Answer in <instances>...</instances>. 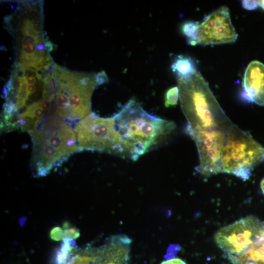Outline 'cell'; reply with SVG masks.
I'll return each instance as SVG.
<instances>
[{
    "instance_id": "cell-1",
    "label": "cell",
    "mask_w": 264,
    "mask_h": 264,
    "mask_svg": "<svg viewBox=\"0 0 264 264\" xmlns=\"http://www.w3.org/2000/svg\"><path fill=\"white\" fill-rule=\"evenodd\" d=\"M116 129L133 160L154 148L176 128L174 122L152 115L134 100L113 116Z\"/></svg>"
},
{
    "instance_id": "cell-2",
    "label": "cell",
    "mask_w": 264,
    "mask_h": 264,
    "mask_svg": "<svg viewBox=\"0 0 264 264\" xmlns=\"http://www.w3.org/2000/svg\"><path fill=\"white\" fill-rule=\"evenodd\" d=\"M33 142L31 164L37 176H44L79 151L72 127L54 117L47 119L30 133Z\"/></svg>"
},
{
    "instance_id": "cell-3",
    "label": "cell",
    "mask_w": 264,
    "mask_h": 264,
    "mask_svg": "<svg viewBox=\"0 0 264 264\" xmlns=\"http://www.w3.org/2000/svg\"><path fill=\"white\" fill-rule=\"evenodd\" d=\"M179 99L187 120L186 132L225 126L231 122L199 72L177 78Z\"/></svg>"
},
{
    "instance_id": "cell-4",
    "label": "cell",
    "mask_w": 264,
    "mask_h": 264,
    "mask_svg": "<svg viewBox=\"0 0 264 264\" xmlns=\"http://www.w3.org/2000/svg\"><path fill=\"white\" fill-rule=\"evenodd\" d=\"M38 2H24L16 38L20 66L39 72L48 70L53 64L46 50L43 34L42 6ZM20 11V10H19Z\"/></svg>"
},
{
    "instance_id": "cell-5",
    "label": "cell",
    "mask_w": 264,
    "mask_h": 264,
    "mask_svg": "<svg viewBox=\"0 0 264 264\" xmlns=\"http://www.w3.org/2000/svg\"><path fill=\"white\" fill-rule=\"evenodd\" d=\"M264 161V148L248 132L231 124L221 153V172L234 175L245 180L254 168Z\"/></svg>"
},
{
    "instance_id": "cell-6",
    "label": "cell",
    "mask_w": 264,
    "mask_h": 264,
    "mask_svg": "<svg viewBox=\"0 0 264 264\" xmlns=\"http://www.w3.org/2000/svg\"><path fill=\"white\" fill-rule=\"evenodd\" d=\"M54 89L65 94L69 104V124L75 125L91 112L92 92L101 85L97 74L71 72L54 64L52 69Z\"/></svg>"
},
{
    "instance_id": "cell-7",
    "label": "cell",
    "mask_w": 264,
    "mask_h": 264,
    "mask_svg": "<svg viewBox=\"0 0 264 264\" xmlns=\"http://www.w3.org/2000/svg\"><path fill=\"white\" fill-rule=\"evenodd\" d=\"M79 151L105 152L129 158L115 125L113 116L102 118L90 112L74 127Z\"/></svg>"
},
{
    "instance_id": "cell-8",
    "label": "cell",
    "mask_w": 264,
    "mask_h": 264,
    "mask_svg": "<svg viewBox=\"0 0 264 264\" xmlns=\"http://www.w3.org/2000/svg\"><path fill=\"white\" fill-rule=\"evenodd\" d=\"M264 237V222L250 216L220 228L215 235L219 247L228 256H237Z\"/></svg>"
},
{
    "instance_id": "cell-9",
    "label": "cell",
    "mask_w": 264,
    "mask_h": 264,
    "mask_svg": "<svg viewBox=\"0 0 264 264\" xmlns=\"http://www.w3.org/2000/svg\"><path fill=\"white\" fill-rule=\"evenodd\" d=\"M231 124L223 127L187 132L194 140L197 146L199 159L197 170L203 175L209 176L221 172V153Z\"/></svg>"
},
{
    "instance_id": "cell-10",
    "label": "cell",
    "mask_w": 264,
    "mask_h": 264,
    "mask_svg": "<svg viewBox=\"0 0 264 264\" xmlns=\"http://www.w3.org/2000/svg\"><path fill=\"white\" fill-rule=\"evenodd\" d=\"M198 43L203 45L235 42L238 37L230 16L229 9L222 6L206 16L198 23Z\"/></svg>"
},
{
    "instance_id": "cell-11",
    "label": "cell",
    "mask_w": 264,
    "mask_h": 264,
    "mask_svg": "<svg viewBox=\"0 0 264 264\" xmlns=\"http://www.w3.org/2000/svg\"><path fill=\"white\" fill-rule=\"evenodd\" d=\"M242 98L249 103L264 106V65L253 61L247 66L242 82Z\"/></svg>"
},
{
    "instance_id": "cell-12",
    "label": "cell",
    "mask_w": 264,
    "mask_h": 264,
    "mask_svg": "<svg viewBox=\"0 0 264 264\" xmlns=\"http://www.w3.org/2000/svg\"><path fill=\"white\" fill-rule=\"evenodd\" d=\"M228 257L233 264H243L247 262L264 264V237L261 238L239 255Z\"/></svg>"
},
{
    "instance_id": "cell-13",
    "label": "cell",
    "mask_w": 264,
    "mask_h": 264,
    "mask_svg": "<svg viewBox=\"0 0 264 264\" xmlns=\"http://www.w3.org/2000/svg\"><path fill=\"white\" fill-rule=\"evenodd\" d=\"M171 67L177 78L189 77L197 71L194 61L191 58L183 55L178 56L172 64Z\"/></svg>"
},
{
    "instance_id": "cell-14",
    "label": "cell",
    "mask_w": 264,
    "mask_h": 264,
    "mask_svg": "<svg viewBox=\"0 0 264 264\" xmlns=\"http://www.w3.org/2000/svg\"><path fill=\"white\" fill-rule=\"evenodd\" d=\"M198 22H188L182 26V31L187 38L188 44L195 45L198 43L197 34Z\"/></svg>"
},
{
    "instance_id": "cell-15",
    "label": "cell",
    "mask_w": 264,
    "mask_h": 264,
    "mask_svg": "<svg viewBox=\"0 0 264 264\" xmlns=\"http://www.w3.org/2000/svg\"><path fill=\"white\" fill-rule=\"evenodd\" d=\"M63 242L57 253L56 264H66L69 254L74 247L72 240L66 239L63 240Z\"/></svg>"
},
{
    "instance_id": "cell-16",
    "label": "cell",
    "mask_w": 264,
    "mask_h": 264,
    "mask_svg": "<svg viewBox=\"0 0 264 264\" xmlns=\"http://www.w3.org/2000/svg\"><path fill=\"white\" fill-rule=\"evenodd\" d=\"M179 98L178 87H173L167 90L165 97V105L166 107L177 104Z\"/></svg>"
},
{
    "instance_id": "cell-17",
    "label": "cell",
    "mask_w": 264,
    "mask_h": 264,
    "mask_svg": "<svg viewBox=\"0 0 264 264\" xmlns=\"http://www.w3.org/2000/svg\"><path fill=\"white\" fill-rule=\"evenodd\" d=\"M63 229L64 230V239L74 240L79 238L80 235L79 229L75 227H71L69 226Z\"/></svg>"
},
{
    "instance_id": "cell-18",
    "label": "cell",
    "mask_w": 264,
    "mask_h": 264,
    "mask_svg": "<svg viewBox=\"0 0 264 264\" xmlns=\"http://www.w3.org/2000/svg\"><path fill=\"white\" fill-rule=\"evenodd\" d=\"M95 258L91 256L81 255L74 258L70 264H90Z\"/></svg>"
},
{
    "instance_id": "cell-19",
    "label": "cell",
    "mask_w": 264,
    "mask_h": 264,
    "mask_svg": "<svg viewBox=\"0 0 264 264\" xmlns=\"http://www.w3.org/2000/svg\"><path fill=\"white\" fill-rule=\"evenodd\" d=\"M50 238L55 241L63 240L64 238V230L59 226L53 228L50 232Z\"/></svg>"
},
{
    "instance_id": "cell-20",
    "label": "cell",
    "mask_w": 264,
    "mask_h": 264,
    "mask_svg": "<svg viewBox=\"0 0 264 264\" xmlns=\"http://www.w3.org/2000/svg\"><path fill=\"white\" fill-rule=\"evenodd\" d=\"M242 5L247 10H254L259 6L257 0H243Z\"/></svg>"
},
{
    "instance_id": "cell-21",
    "label": "cell",
    "mask_w": 264,
    "mask_h": 264,
    "mask_svg": "<svg viewBox=\"0 0 264 264\" xmlns=\"http://www.w3.org/2000/svg\"><path fill=\"white\" fill-rule=\"evenodd\" d=\"M160 264H186L183 260L179 258H173L163 261Z\"/></svg>"
},
{
    "instance_id": "cell-22",
    "label": "cell",
    "mask_w": 264,
    "mask_h": 264,
    "mask_svg": "<svg viewBox=\"0 0 264 264\" xmlns=\"http://www.w3.org/2000/svg\"><path fill=\"white\" fill-rule=\"evenodd\" d=\"M45 45L46 49V50L48 52H50L53 50V44L49 40H46L45 43Z\"/></svg>"
},
{
    "instance_id": "cell-23",
    "label": "cell",
    "mask_w": 264,
    "mask_h": 264,
    "mask_svg": "<svg viewBox=\"0 0 264 264\" xmlns=\"http://www.w3.org/2000/svg\"><path fill=\"white\" fill-rule=\"evenodd\" d=\"M261 187L263 193L264 194V178L262 180L261 183Z\"/></svg>"
},
{
    "instance_id": "cell-24",
    "label": "cell",
    "mask_w": 264,
    "mask_h": 264,
    "mask_svg": "<svg viewBox=\"0 0 264 264\" xmlns=\"http://www.w3.org/2000/svg\"><path fill=\"white\" fill-rule=\"evenodd\" d=\"M243 264H255L254 263H253V262H246Z\"/></svg>"
}]
</instances>
